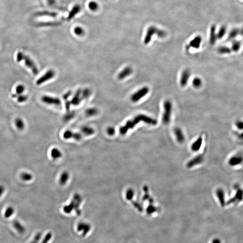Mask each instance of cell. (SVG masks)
<instances>
[{"label": "cell", "instance_id": "obj_1", "mask_svg": "<svg viewBox=\"0 0 243 243\" xmlns=\"http://www.w3.org/2000/svg\"><path fill=\"white\" fill-rule=\"evenodd\" d=\"M140 121H142L145 123L150 125H155L157 123V121L154 118L147 116L146 115L139 114L132 120L128 121L125 125L120 128L119 132L120 134L123 135H125L129 130L134 128Z\"/></svg>", "mask_w": 243, "mask_h": 243}, {"label": "cell", "instance_id": "obj_2", "mask_svg": "<svg viewBox=\"0 0 243 243\" xmlns=\"http://www.w3.org/2000/svg\"><path fill=\"white\" fill-rule=\"evenodd\" d=\"M82 202V198L80 195L76 194L74 195L72 201L68 205L65 206L63 210L66 213H70L73 210H75L77 215H80L81 211L79 209L80 204Z\"/></svg>", "mask_w": 243, "mask_h": 243}, {"label": "cell", "instance_id": "obj_3", "mask_svg": "<svg viewBox=\"0 0 243 243\" xmlns=\"http://www.w3.org/2000/svg\"><path fill=\"white\" fill-rule=\"evenodd\" d=\"M156 34L160 38H164L166 36V33L163 30H160L155 27L151 26L149 27L147 31L146 36L144 39L145 44H148L151 41L153 35Z\"/></svg>", "mask_w": 243, "mask_h": 243}, {"label": "cell", "instance_id": "obj_4", "mask_svg": "<svg viewBox=\"0 0 243 243\" xmlns=\"http://www.w3.org/2000/svg\"><path fill=\"white\" fill-rule=\"evenodd\" d=\"M164 113L163 116V122L164 124H169L170 122L172 111V104L169 100H165L163 104Z\"/></svg>", "mask_w": 243, "mask_h": 243}, {"label": "cell", "instance_id": "obj_5", "mask_svg": "<svg viewBox=\"0 0 243 243\" xmlns=\"http://www.w3.org/2000/svg\"><path fill=\"white\" fill-rule=\"evenodd\" d=\"M235 189L236 190L235 195L233 197L231 198L227 202V204L229 205L232 204L238 203L243 200V190L240 188L239 185H236L235 186Z\"/></svg>", "mask_w": 243, "mask_h": 243}, {"label": "cell", "instance_id": "obj_6", "mask_svg": "<svg viewBox=\"0 0 243 243\" xmlns=\"http://www.w3.org/2000/svg\"><path fill=\"white\" fill-rule=\"evenodd\" d=\"M149 92V88L145 87L138 91L133 94L131 97V100L133 102H137L140 100L143 97H145Z\"/></svg>", "mask_w": 243, "mask_h": 243}, {"label": "cell", "instance_id": "obj_7", "mask_svg": "<svg viewBox=\"0 0 243 243\" xmlns=\"http://www.w3.org/2000/svg\"><path fill=\"white\" fill-rule=\"evenodd\" d=\"M56 75V73L52 69L48 70L45 74L37 79L36 82L37 85H40L45 83L47 81L53 78Z\"/></svg>", "mask_w": 243, "mask_h": 243}, {"label": "cell", "instance_id": "obj_8", "mask_svg": "<svg viewBox=\"0 0 243 243\" xmlns=\"http://www.w3.org/2000/svg\"><path fill=\"white\" fill-rule=\"evenodd\" d=\"M23 60H24L25 65L28 68L31 69L34 74L35 75L38 74V73H39L38 68H37L36 65L29 56L25 55Z\"/></svg>", "mask_w": 243, "mask_h": 243}, {"label": "cell", "instance_id": "obj_9", "mask_svg": "<svg viewBox=\"0 0 243 243\" xmlns=\"http://www.w3.org/2000/svg\"><path fill=\"white\" fill-rule=\"evenodd\" d=\"M41 100L43 103L48 105L59 106L61 104V100L58 98L48 96H43L42 97Z\"/></svg>", "mask_w": 243, "mask_h": 243}, {"label": "cell", "instance_id": "obj_10", "mask_svg": "<svg viewBox=\"0 0 243 243\" xmlns=\"http://www.w3.org/2000/svg\"><path fill=\"white\" fill-rule=\"evenodd\" d=\"M63 137L65 139H74L77 140H80L82 139V136L81 133L75 132L70 130L66 131L63 134Z\"/></svg>", "mask_w": 243, "mask_h": 243}, {"label": "cell", "instance_id": "obj_11", "mask_svg": "<svg viewBox=\"0 0 243 243\" xmlns=\"http://www.w3.org/2000/svg\"><path fill=\"white\" fill-rule=\"evenodd\" d=\"M243 156L240 155H235L230 158L228 164L231 167H235L243 163Z\"/></svg>", "mask_w": 243, "mask_h": 243}, {"label": "cell", "instance_id": "obj_12", "mask_svg": "<svg viewBox=\"0 0 243 243\" xmlns=\"http://www.w3.org/2000/svg\"><path fill=\"white\" fill-rule=\"evenodd\" d=\"M91 229L90 224L86 222H81L78 223L77 226V231L82 232V236H85L89 232Z\"/></svg>", "mask_w": 243, "mask_h": 243}, {"label": "cell", "instance_id": "obj_13", "mask_svg": "<svg viewBox=\"0 0 243 243\" xmlns=\"http://www.w3.org/2000/svg\"><path fill=\"white\" fill-rule=\"evenodd\" d=\"M204 161V156L203 155H200L197 156L192 160H190L187 164V167L188 168H192L194 166L202 163Z\"/></svg>", "mask_w": 243, "mask_h": 243}, {"label": "cell", "instance_id": "obj_14", "mask_svg": "<svg viewBox=\"0 0 243 243\" xmlns=\"http://www.w3.org/2000/svg\"><path fill=\"white\" fill-rule=\"evenodd\" d=\"M216 194L221 205V207H224L226 204L225 194L224 190L221 188L218 189L216 190Z\"/></svg>", "mask_w": 243, "mask_h": 243}, {"label": "cell", "instance_id": "obj_15", "mask_svg": "<svg viewBox=\"0 0 243 243\" xmlns=\"http://www.w3.org/2000/svg\"><path fill=\"white\" fill-rule=\"evenodd\" d=\"M81 93H82V90L81 89L78 90L76 91L74 96L70 101L71 104L74 106H77L81 103V102L83 100L82 96H81Z\"/></svg>", "mask_w": 243, "mask_h": 243}, {"label": "cell", "instance_id": "obj_16", "mask_svg": "<svg viewBox=\"0 0 243 243\" xmlns=\"http://www.w3.org/2000/svg\"><path fill=\"white\" fill-rule=\"evenodd\" d=\"M190 77V72L188 70H185L183 71L181 77L180 84L182 87H185L188 82Z\"/></svg>", "mask_w": 243, "mask_h": 243}, {"label": "cell", "instance_id": "obj_17", "mask_svg": "<svg viewBox=\"0 0 243 243\" xmlns=\"http://www.w3.org/2000/svg\"><path fill=\"white\" fill-rule=\"evenodd\" d=\"M132 73V69L130 67L125 68L122 71H121L117 76V78L119 80H123L127 77L130 75Z\"/></svg>", "mask_w": 243, "mask_h": 243}, {"label": "cell", "instance_id": "obj_18", "mask_svg": "<svg viewBox=\"0 0 243 243\" xmlns=\"http://www.w3.org/2000/svg\"><path fill=\"white\" fill-rule=\"evenodd\" d=\"M202 38L201 36H197L191 40L189 42V46L190 48L195 49H198L200 47V44L202 42Z\"/></svg>", "mask_w": 243, "mask_h": 243}, {"label": "cell", "instance_id": "obj_19", "mask_svg": "<svg viewBox=\"0 0 243 243\" xmlns=\"http://www.w3.org/2000/svg\"><path fill=\"white\" fill-rule=\"evenodd\" d=\"M174 134L178 142L182 143L185 140V137L181 130L178 128H176L174 130Z\"/></svg>", "mask_w": 243, "mask_h": 243}, {"label": "cell", "instance_id": "obj_20", "mask_svg": "<svg viewBox=\"0 0 243 243\" xmlns=\"http://www.w3.org/2000/svg\"><path fill=\"white\" fill-rule=\"evenodd\" d=\"M202 141H203V140H202V137H199L195 140V141L192 144L191 146V149L192 151L194 152H197L198 151L202 146Z\"/></svg>", "mask_w": 243, "mask_h": 243}, {"label": "cell", "instance_id": "obj_21", "mask_svg": "<svg viewBox=\"0 0 243 243\" xmlns=\"http://www.w3.org/2000/svg\"><path fill=\"white\" fill-rule=\"evenodd\" d=\"M81 10V7L79 5H76L73 7V9L69 12V15L67 17V19L68 20H71L76 15H77Z\"/></svg>", "mask_w": 243, "mask_h": 243}, {"label": "cell", "instance_id": "obj_22", "mask_svg": "<svg viewBox=\"0 0 243 243\" xmlns=\"http://www.w3.org/2000/svg\"><path fill=\"white\" fill-rule=\"evenodd\" d=\"M69 178V173L67 171L63 172L60 174V177H59V184H60V185H62V186L65 185L67 182V181H68Z\"/></svg>", "mask_w": 243, "mask_h": 243}, {"label": "cell", "instance_id": "obj_23", "mask_svg": "<svg viewBox=\"0 0 243 243\" xmlns=\"http://www.w3.org/2000/svg\"><path fill=\"white\" fill-rule=\"evenodd\" d=\"M217 38H218L217 34H216V27L215 25L212 26L211 28L210 36V42L211 44H215Z\"/></svg>", "mask_w": 243, "mask_h": 243}, {"label": "cell", "instance_id": "obj_24", "mask_svg": "<svg viewBox=\"0 0 243 243\" xmlns=\"http://www.w3.org/2000/svg\"><path fill=\"white\" fill-rule=\"evenodd\" d=\"M13 227L19 233L21 234L24 233L25 231V227L18 221H16L13 222Z\"/></svg>", "mask_w": 243, "mask_h": 243}, {"label": "cell", "instance_id": "obj_25", "mask_svg": "<svg viewBox=\"0 0 243 243\" xmlns=\"http://www.w3.org/2000/svg\"><path fill=\"white\" fill-rule=\"evenodd\" d=\"M51 157L54 159H57L62 157V153L60 150L57 148H53L51 152Z\"/></svg>", "mask_w": 243, "mask_h": 243}, {"label": "cell", "instance_id": "obj_26", "mask_svg": "<svg viewBox=\"0 0 243 243\" xmlns=\"http://www.w3.org/2000/svg\"><path fill=\"white\" fill-rule=\"evenodd\" d=\"M81 132L86 136H91L95 133V130L92 128L88 126H84L81 129Z\"/></svg>", "mask_w": 243, "mask_h": 243}, {"label": "cell", "instance_id": "obj_27", "mask_svg": "<svg viewBox=\"0 0 243 243\" xmlns=\"http://www.w3.org/2000/svg\"><path fill=\"white\" fill-rule=\"evenodd\" d=\"M57 14L56 12H50V11H42V12H37L36 13L35 16H47L56 17L57 16Z\"/></svg>", "mask_w": 243, "mask_h": 243}, {"label": "cell", "instance_id": "obj_28", "mask_svg": "<svg viewBox=\"0 0 243 243\" xmlns=\"http://www.w3.org/2000/svg\"><path fill=\"white\" fill-rule=\"evenodd\" d=\"M16 127L19 130H23L25 129V124L23 119L20 117H18L15 120Z\"/></svg>", "mask_w": 243, "mask_h": 243}, {"label": "cell", "instance_id": "obj_29", "mask_svg": "<svg viewBox=\"0 0 243 243\" xmlns=\"http://www.w3.org/2000/svg\"><path fill=\"white\" fill-rule=\"evenodd\" d=\"M239 34V29L238 28H234L230 32L228 38L229 40L235 39Z\"/></svg>", "mask_w": 243, "mask_h": 243}, {"label": "cell", "instance_id": "obj_30", "mask_svg": "<svg viewBox=\"0 0 243 243\" xmlns=\"http://www.w3.org/2000/svg\"><path fill=\"white\" fill-rule=\"evenodd\" d=\"M20 178L22 180L25 181H29L33 179V175L29 172H25L21 173Z\"/></svg>", "mask_w": 243, "mask_h": 243}, {"label": "cell", "instance_id": "obj_31", "mask_svg": "<svg viewBox=\"0 0 243 243\" xmlns=\"http://www.w3.org/2000/svg\"><path fill=\"white\" fill-rule=\"evenodd\" d=\"M98 113V109L96 108H89L86 110L85 114L88 117L93 116L96 115Z\"/></svg>", "mask_w": 243, "mask_h": 243}, {"label": "cell", "instance_id": "obj_32", "mask_svg": "<svg viewBox=\"0 0 243 243\" xmlns=\"http://www.w3.org/2000/svg\"><path fill=\"white\" fill-rule=\"evenodd\" d=\"M14 212H15V210L14 208L11 206H10L6 209L5 213H4V216L7 218H9L13 215Z\"/></svg>", "mask_w": 243, "mask_h": 243}, {"label": "cell", "instance_id": "obj_33", "mask_svg": "<svg viewBox=\"0 0 243 243\" xmlns=\"http://www.w3.org/2000/svg\"><path fill=\"white\" fill-rule=\"evenodd\" d=\"M219 53L221 54H228L231 53V49L226 46H221L218 49Z\"/></svg>", "mask_w": 243, "mask_h": 243}, {"label": "cell", "instance_id": "obj_34", "mask_svg": "<svg viewBox=\"0 0 243 243\" xmlns=\"http://www.w3.org/2000/svg\"><path fill=\"white\" fill-rule=\"evenodd\" d=\"M91 91L88 88H85L82 91L81 96H82V97L83 100L87 99V98L89 97L91 95Z\"/></svg>", "mask_w": 243, "mask_h": 243}, {"label": "cell", "instance_id": "obj_35", "mask_svg": "<svg viewBox=\"0 0 243 243\" xmlns=\"http://www.w3.org/2000/svg\"><path fill=\"white\" fill-rule=\"evenodd\" d=\"M202 80L199 77H195L192 81V84H193V86L197 88H200L202 85Z\"/></svg>", "mask_w": 243, "mask_h": 243}, {"label": "cell", "instance_id": "obj_36", "mask_svg": "<svg viewBox=\"0 0 243 243\" xmlns=\"http://www.w3.org/2000/svg\"><path fill=\"white\" fill-rule=\"evenodd\" d=\"M74 33L77 36H82L85 33V31L82 27H81L77 26L75 27L74 29Z\"/></svg>", "mask_w": 243, "mask_h": 243}, {"label": "cell", "instance_id": "obj_37", "mask_svg": "<svg viewBox=\"0 0 243 243\" xmlns=\"http://www.w3.org/2000/svg\"><path fill=\"white\" fill-rule=\"evenodd\" d=\"M99 5L95 1H91L88 4V7L91 10L93 11H97L99 9Z\"/></svg>", "mask_w": 243, "mask_h": 243}, {"label": "cell", "instance_id": "obj_38", "mask_svg": "<svg viewBox=\"0 0 243 243\" xmlns=\"http://www.w3.org/2000/svg\"><path fill=\"white\" fill-rule=\"evenodd\" d=\"M240 47H241L240 42L236 41L232 43L231 50L233 51L234 52H237L240 48Z\"/></svg>", "mask_w": 243, "mask_h": 243}, {"label": "cell", "instance_id": "obj_39", "mask_svg": "<svg viewBox=\"0 0 243 243\" xmlns=\"http://www.w3.org/2000/svg\"><path fill=\"white\" fill-rule=\"evenodd\" d=\"M226 31H227V29H226V27L222 26L220 28L219 30L218 33L217 34V37L218 39H221L226 34Z\"/></svg>", "mask_w": 243, "mask_h": 243}, {"label": "cell", "instance_id": "obj_40", "mask_svg": "<svg viewBox=\"0 0 243 243\" xmlns=\"http://www.w3.org/2000/svg\"><path fill=\"white\" fill-rule=\"evenodd\" d=\"M134 195V191L132 189L127 190L126 193V198L127 200H131Z\"/></svg>", "mask_w": 243, "mask_h": 243}, {"label": "cell", "instance_id": "obj_41", "mask_svg": "<svg viewBox=\"0 0 243 243\" xmlns=\"http://www.w3.org/2000/svg\"><path fill=\"white\" fill-rule=\"evenodd\" d=\"M18 102L19 103H23V102H25L27 99H28V97L26 95H19L17 94L16 96Z\"/></svg>", "mask_w": 243, "mask_h": 243}, {"label": "cell", "instance_id": "obj_42", "mask_svg": "<svg viewBox=\"0 0 243 243\" xmlns=\"http://www.w3.org/2000/svg\"><path fill=\"white\" fill-rule=\"evenodd\" d=\"M25 87L23 85H19L16 88V93L18 95H20L25 91Z\"/></svg>", "mask_w": 243, "mask_h": 243}, {"label": "cell", "instance_id": "obj_43", "mask_svg": "<svg viewBox=\"0 0 243 243\" xmlns=\"http://www.w3.org/2000/svg\"><path fill=\"white\" fill-rule=\"evenodd\" d=\"M74 112H68V114H67L65 116V117H64V120H65V121H69V120H70V119L73 118V117H74Z\"/></svg>", "mask_w": 243, "mask_h": 243}, {"label": "cell", "instance_id": "obj_44", "mask_svg": "<svg viewBox=\"0 0 243 243\" xmlns=\"http://www.w3.org/2000/svg\"><path fill=\"white\" fill-rule=\"evenodd\" d=\"M52 234L51 232H49L47 235L44 237V239L42 240V242L41 243H48L49 241L51 240V238H52Z\"/></svg>", "mask_w": 243, "mask_h": 243}, {"label": "cell", "instance_id": "obj_45", "mask_svg": "<svg viewBox=\"0 0 243 243\" xmlns=\"http://www.w3.org/2000/svg\"><path fill=\"white\" fill-rule=\"evenodd\" d=\"M157 208L156 207H154L153 205H149L146 210L147 213L149 214H152L154 213L156 211Z\"/></svg>", "mask_w": 243, "mask_h": 243}, {"label": "cell", "instance_id": "obj_46", "mask_svg": "<svg viewBox=\"0 0 243 243\" xmlns=\"http://www.w3.org/2000/svg\"><path fill=\"white\" fill-rule=\"evenodd\" d=\"M42 237V233H37V234H36L33 240L30 243H38L39 240H40Z\"/></svg>", "mask_w": 243, "mask_h": 243}, {"label": "cell", "instance_id": "obj_47", "mask_svg": "<svg viewBox=\"0 0 243 243\" xmlns=\"http://www.w3.org/2000/svg\"><path fill=\"white\" fill-rule=\"evenodd\" d=\"M24 56H25V55L23 52H20V51L18 52L16 56L17 61L18 62H20L22 61L24 59Z\"/></svg>", "mask_w": 243, "mask_h": 243}, {"label": "cell", "instance_id": "obj_48", "mask_svg": "<svg viewBox=\"0 0 243 243\" xmlns=\"http://www.w3.org/2000/svg\"><path fill=\"white\" fill-rule=\"evenodd\" d=\"M106 132L107 133L109 136H112L114 135L115 133V130L113 127H109L107 129Z\"/></svg>", "mask_w": 243, "mask_h": 243}, {"label": "cell", "instance_id": "obj_49", "mask_svg": "<svg viewBox=\"0 0 243 243\" xmlns=\"http://www.w3.org/2000/svg\"><path fill=\"white\" fill-rule=\"evenodd\" d=\"M236 127L239 130H243V121L241 120H238L236 122Z\"/></svg>", "mask_w": 243, "mask_h": 243}, {"label": "cell", "instance_id": "obj_50", "mask_svg": "<svg viewBox=\"0 0 243 243\" xmlns=\"http://www.w3.org/2000/svg\"><path fill=\"white\" fill-rule=\"evenodd\" d=\"M132 203L133 206H134L135 208H137V209L138 210V211L140 212L142 211V210H143V208H142L141 205H140L137 202H132Z\"/></svg>", "mask_w": 243, "mask_h": 243}, {"label": "cell", "instance_id": "obj_51", "mask_svg": "<svg viewBox=\"0 0 243 243\" xmlns=\"http://www.w3.org/2000/svg\"><path fill=\"white\" fill-rule=\"evenodd\" d=\"M47 1L49 6L51 7H54L56 4V0H47Z\"/></svg>", "mask_w": 243, "mask_h": 243}, {"label": "cell", "instance_id": "obj_52", "mask_svg": "<svg viewBox=\"0 0 243 243\" xmlns=\"http://www.w3.org/2000/svg\"><path fill=\"white\" fill-rule=\"evenodd\" d=\"M71 103L70 101L69 100H66L65 102V108L67 112H69L70 111V106H71Z\"/></svg>", "mask_w": 243, "mask_h": 243}, {"label": "cell", "instance_id": "obj_53", "mask_svg": "<svg viewBox=\"0 0 243 243\" xmlns=\"http://www.w3.org/2000/svg\"><path fill=\"white\" fill-rule=\"evenodd\" d=\"M5 191V187L2 185H0V198L2 196Z\"/></svg>", "mask_w": 243, "mask_h": 243}, {"label": "cell", "instance_id": "obj_54", "mask_svg": "<svg viewBox=\"0 0 243 243\" xmlns=\"http://www.w3.org/2000/svg\"><path fill=\"white\" fill-rule=\"evenodd\" d=\"M71 95V91H69L68 92H67L63 96V99H64L65 100H67L68 99V98L70 97V95Z\"/></svg>", "mask_w": 243, "mask_h": 243}, {"label": "cell", "instance_id": "obj_55", "mask_svg": "<svg viewBox=\"0 0 243 243\" xmlns=\"http://www.w3.org/2000/svg\"><path fill=\"white\" fill-rule=\"evenodd\" d=\"M212 243H221L220 240L218 239H215L213 241Z\"/></svg>", "mask_w": 243, "mask_h": 243}, {"label": "cell", "instance_id": "obj_56", "mask_svg": "<svg viewBox=\"0 0 243 243\" xmlns=\"http://www.w3.org/2000/svg\"><path fill=\"white\" fill-rule=\"evenodd\" d=\"M239 137L240 139L243 140V132H242V133H241L240 134H239Z\"/></svg>", "mask_w": 243, "mask_h": 243}, {"label": "cell", "instance_id": "obj_57", "mask_svg": "<svg viewBox=\"0 0 243 243\" xmlns=\"http://www.w3.org/2000/svg\"><path fill=\"white\" fill-rule=\"evenodd\" d=\"M239 34L243 36V28H242L241 30H239Z\"/></svg>", "mask_w": 243, "mask_h": 243}]
</instances>
